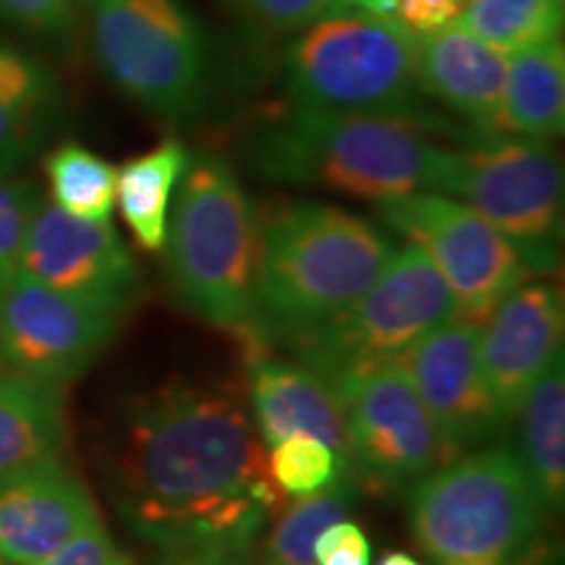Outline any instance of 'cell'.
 I'll return each mask as SVG.
<instances>
[{"label": "cell", "instance_id": "cell-2", "mask_svg": "<svg viewBox=\"0 0 565 565\" xmlns=\"http://www.w3.org/2000/svg\"><path fill=\"white\" fill-rule=\"evenodd\" d=\"M395 244L362 215L322 202H286L259 215L254 320L244 341L288 349L372 288Z\"/></svg>", "mask_w": 565, "mask_h": 565}, {"label": "cell", "instance_id": "cell-36", "mask_svg": "<svg viewBox=\"0 0 565 565\" xmlns=\"http://www.w3.org/2000/svg\"><path fill=\"white\" fill-rule=\"evenodd\" d=\"M377 565H422V563L406 553H387Z\"/></svg>", "mask_w": 565, "mask_h": 565}, {"label": "cell", "instance_id": "cell-31", "mask_svg": "<svg viewBox=\"0 0 565 565\" xmlns=\"http://www.w3.org/2000/svg\"><path fill=\"white\" fill-rule=\"evenodd\" d=\"M0 19L26 32L68 34L74 30V0H0Z\"/></svg>", "mask_w": 565, "mask_h": 565}, {"label": "cell", "instance_id": "cell-15", "mask_svg": "<svg viewBox=\"0 0 565 565\" xmlns=\"http://www.w3.org/2000/svg\"><path fill=\"white\" fill-rule=\"evenodd\" d=\"M563 291L553 280L513 288L479 324V356L508 424L515 406L563 353Z\"/></svg>", "mask_w": 565, "mask_h": 565}, {"label": "cell", "instance_id": "cell-22", "mask_svg": "<svg viewBox=\"0 0 565 565\" xmlns=\"http://www.w3.org/2000/svg\"><path fill=\"white\" fill-rule=\"evenodd\" d=\"M58 92L38 61L0 47V171L11 173L45 141Z\"/></svg>", "mask_w": 565, "mask_h": 565}, {"label": "cell", "instance_id": "cell-27", "mask_svg": "<svg viewBox=\"0 0 565 565\" xmlns=\"http://www.w3.org/2000/svg\"><path fill=\"white\" fill-rule=\"evenodd\" d=\"M351 466L317 437L294 435L270 448L267 471L282 498H307L335 482Z\"/></svg>", "mask_w": 565, "mask_h": 565}, {"label": "cell", "instance_id": "cell-13", "mask_svg": "<svg viewBox=\"0 0 565 565\" xmlns=\"http://www.w3.org/2000/svg\"><path fill=\"white\" fill-rule=\"evenodd\" d=\"M19 273L110 312H129L141 273L110 221H87L40 202L21 246Z\"/></svg>", "mask_w": 565, "mask_h": 565}, {"label": "cell", "instance_id": "cell-11", "mask_svg": "<svg viewBox=\"0 0 565 565\" xmlns=\"http://www.w3.org/2000/svg\"><path fill=\"white\" fill-rule=\"evenodd\" d=\"M343 408L349 466L366 490L406 494L419 479L454 461L401 362L366 374Z\"/></svg>", "mask_w": 565, "mask_h": 565}, {"label": "cell", "instance_id": "cell-28", "mask_svg": "<svg viewBox=\"0 0 565 565\" xmlns=\"http://www.w3.org/2000/svg\"><path fill=\"white\" fill-rule=\"evenodd\" d=\"M40 202L32 181L0 171V286L19 273L21 246Z\"/></svg>", "mask_w": 565, "mask_h": 565}, {"label": "cell", "instance_id": "cell-14", "mask_svg": "<svg viewBox=\"0 0 565 565\" xmlns=\"http://www.w3.org/2000/svg\"><path fill=\"white\" fill-rule=\"evenodd\" d=\"M398 362L454 458L492 445L508 427L484 377L477 322H443Z\"/></svg>", "mask_w": 565, "mask_h": 565}, {"label": "cell", "instance_id": "cell-21", "mask_svg": "<svg viewBox=\"0 0 565 565\" xmlns=\"http://www.w3.org/2000/svg\"><path fill=\"white\" fill-rule=\"evenodd\" d=\"M565 126V47L561 40L540 42L508 55L500 134L553 141Z\"/></svg>", "mask_w": 565, "mask_h": 565}, {"label": "cell", "instance_id": "cell-25", "mask_svg": "<svg viewBox=\"0 0 565 565\" xmlns=\"http://www.w3.org/2000/svg\"><path fill=\"white\" fill-rule=\"evenodd\" d=\"M565 0H466L456 24L503 53L561 40Z\"/></svg>", "mask_w": 565, "mask_h": 565}, {"label": "cell", "instance_id": "cell-8", "mask_svg": "<svg viewBox=\"0 0 565 565\" xmlns=\"http://www.w3.org/2000/svg\"><path fill=\"white\" fill-rule=\"evenodd\" d=\"M437 192L475 207L505 236L529 273L561 265L563 166L550 141L487 134L450 147Z\"/></svg>", "mask_w": 565, "mask_h": 565}, {"label": "cell", "instance_id": "cell-18", "mask_svg": "<svg viewBox=\"0 0 565 565\" xmlns=\"http://www.w3.org/2000/svg\"><path fill=\"white\" fill-rule=\"evenodd\" d=\"M508 53L487 45L461 24L416 38V79L422 95L440 103L475 137L500 134Z\"/></svg>", "mask_w": 565, "mask_h": 565}, {"label": "cell", "instance_id": "cell-16", "mask_svg": "<svg viewBox=\"0 0 565 565\" xmlns=\"http://www.w3.org/2000/svg\"><path fill=\"white\" fill-rule=\"evenodd\" d=\"M100 519L95 498L63 456L0 479V561L34 565Z\"/></svg>", "mask_w": 565, "mask_h": 565}, {"label": "cell", "instance_id": "cell-32", "mask_svg": "<svg viewBox=\"0 0 565 565\" xmlns=\"http://www.w3.org/2000/svg\"><path fill=\"white\" fill-rule=\"evenodd\" d=\"M315 561L317 565H370L372 545L362 526L341 519L317 536Z\"/></svg>", "mask_w": 565, "mask_h": 565}, {"label": "cell", "instance_id": "cell-17", "mask_svg": "<svg viewBox=\"0 0 565 565\" xmlns=\"http://www.w3.org/2000/svg\"><path fill=\"white\" fill-rule=\"evenodd\" d=\"M246 391L252 422L267 448L294 435L317 437L349 463L345 408L312 370L296 359H278L257 341H246Z\"/></svg>", "mask_w": 565, "mask_h": 565}, {"label": "cell", "instance_id": "cell-34", "mask_svg": "<svg viewBox=\"0 0 565 565\" xmlns=\"http://www.w3.org/2000/svg\"><path fill=\"white\" fill-rule=\"evenodd\" d=\"M154 565H249V555L223 547H168Z\"/></svg>", "mask_w": 565, "mask_h": 565}, {"label": "cell", "instance_id": "cell-12", "mask_svg": "<svg viewBox=\"0 0 565 565\" xmlns=\"http://www.w3.org/2000/svg\"><path fill=\"white\" fill-rule=\"evenodd\" d=\"M121 317L13 273L0 286V353L11 370L66 385L110 349Z\"/></svg>", "mask_w": 565, "mask_h": 565}, {"label": "cell", "instance_id": "cell-3", "mask_svg": "<svg viewBox=\"0 0 565 565\" xmlns=\"http://www.w3.org/2000/svg\"><path fill=\"white\" fill-rule=\"evenodd\" d=\"M445 124L424 113H333L294 108L254 134L259 175L320 186L366 202L437 192L450 147Z\"/></svg>", "mask_w": 565, "mask_h": 565}, {"label": "cell", "instance_id": "cell-35", "mask_svg": "<svg viewBox=\"0 0 565 565\" xmlns=\"http://www.w3.org/2000/svg\"><path fill=\"white\" fill-rule=\"evenodd\" d=\"M341 6L343 9H359L380 13V17H391V3H387V0H341Z\"/></svg>", "mask_w": 565, "mask_h": 565}, {"label": "cell", "instance_id": "cell-6", "mask_svg": "<svg viewBox=\"0 0 565 565\" xmlns=\"http://www.w3.org/2000/svg\"><path fill=\"white\" fill-rule=\"evenodd\" d=\"M456 317V301L427 252L416 244L393 259L345 312L288 345L345 404L366 374L398 362L422 338Z\"/></svg>", "mask_w": 565, "mask_h": 565}, {"label": "cell", "instance_id": "cell-38", "mask_svg": "<svg viewBox=\"0 0 565 565\" xmlns=\"http://www.w3.org/2000/svg\"><path fill=\"white\" fill-rule=\"evenodd\" d=\"M0 565H6V563H3V561H0Z\"/></svg>", "mask_w": 565, "mask_h": 565}, {"label": "cell", "instance_id": "cell-20", "mask_svg": "<svg viewBox=\"0 0 565 565\" xmlns=\"http://www.w3.org/2000/svg\"><path fill=\"white\" fill-rule=\"evenodd\" d=\"M521 466L550 513L565 503V366L557 353L511 416Z\"/></svg>", "mask_w": 565, "mask_h": 565}, {"label": "cell", "instance_id": "cell-24", "mask_svg": "<svg viewBox=\"0 0 565 565\" xmlns=\"http://www.w3.org/2000/svg\"><path fill=\"white\" fill-rule=\"evenodd\" d=\"M362 484L353 471H343L333 484L320 492L296 498L280 513L263 550V565H317V536L335 521L349 519L359 503Z\"/></svg>", "mask_w": 565, "mask_h": 565}, {"label": "cell", "instance_id": "cell-1", "mask_svg": "<svg viewBox=\"0 0 565 565\" xmlns=\"http://www.w3.org/2000/svg\"><path fill=\"white\" fill-rule=\"evenodd\" d=\"M118 511L141 540L252 553L282 494L236 393L171 383L126 408L113 448Z\"/></svg>", "mask_w": 565, "mask_h": 565}, {"label": "cell", "instance_id": "cell-10", "mask_svg": "<svg viewBox=\"0 0 565 565\" xmlns=\"http://www.w3.org/2000/svg\"><path fill=\"white\" fill-rule=\"evenodd\" d=\"M377 215L427 252L454 294L458 320L482 324L532 275L503 233L456 196L416 192L380 202Z\"/></svg>", "mask_w": 565, "mask_h": 565}, {"label": "cell", "instance_id": "cell-29", "mask_svg": "<svg viewBox=\"0 0 565 565\" xmlns=\"http://www.w3.org/2000/svg\"><path fill=\"white\" fill-rule=\"evenodd\" d=\"M252 21L270 32H301L328 13L343 11L341 0H236Z\"/></svg>", "mask_w": 565, "mask_h": 565}, {"label": "cell", "instance_id": "cell-30", "mask_svg": "<svg viewBox=\"0 0 565 565\" xmlns=\"http://www.w3.org/2000/svg\"><path fill=\"white\" fill-rule=\"evenodd\" d=\"M34 565H134V561L116 545L103 519H97L95 524H89L74 540H68L61 550H55L53 555Z\"/></svg>", "mask_w": 565, "mask_h": 565}, {"label": "cell", "instance_id": "cell-5", "mask_svg": "<svg viewBox=\"0 0 565 565\" xmlns=\"http://www.w3.org/2000/svg\"><path fill=\"white\" fill-rule=\"evenodd\" d=\"M162 249L168 286L189 315L242 338L249 333L259 212L221 154H189Z\"/></svg>", "mask_w": 565, "mask_h": 565}, {"label": "cell", "instance_id": "cell-9", "mask_svg": "<svg viewBox=\"0 0 565 565\" xmlns=\"http://www.w3.org/2000/svg\"><path fill=\"white\" fill-rule=\"evenodd\" d=\"M92 51L124 95L162 118H189L207 92V42L181 0H87Z\"/></svg>", "mask_w": 565, "mask_h": 565}, {"label": "cell", "instance_id": "cell-26", "mask_svg": "<svg viewBox=\"0 0 565 565\" xmlns=\"http://www.w3.org/2000/svg\"><path fill=\"white\" fill-rule=\"evenodd\" d=\"M45 171L53 200L61 210L87 221H110L118 171L108 160L68 141L47 154Z\"/></svg>", "mask_w": 565, "mask_h": 565}, {"label": "cell", "instance_id": "cell-4", "mask_svg": "<svg viewBox=\"0 0 565 565\" xmlns=\"http://www.w3.org/2000/svg\"><path fill=\"white\" fill-rule=\"evenodd\" d=\"M408 529L429 565H555L547 511L513 448L484 445L406 492Z\"/></svg>", "mask_w": 565, "mask_h": 565}, {"label": "cell", "instance_id": "cell-23", "mask_svg": "<svg viewBox=\"0 0 565 565\" xmlns=\"http://www.w3.org/2000/svg\"><path fill=\"white\" fill-rule=\"evenodd\" d=\"M186 166V147L179 139H166L150 152L126 162L118 171V210L145 252H160L166 244L171 194Z\"/></svg>", "mask_w": 565, "mask_h": 565}, {"label": "cell", "instance_id": "cell-7", "mask_svg": "<svg viewBox=\"0 0 565 565\" xmlns=\"http://www.w3.org/2000/svg\"><path fill=\"white\" fill-rule=\"evenodd\" d=\"M282 76L294 108L422 113L416 34L393 17L328 13L288 45Z\"/></svg>", "mask_w": 565, "mask_h": 565}, {"label": "cell", "instance_id": "cell-33", "mask_svg": "<svg viewBox=\"0 0 565 565\" xmlns=\"http://www.w3.org/2000/svg\"><path fill=\"white\" fill-rule=\"evenodd\" d=\"M387 3H391V17L419 38L456 24L466 0H387Z\"/></svg>", "mask_w": 565, "mask_h": 565}, {"label": "cell", "instance_id": "cell-37", "mask_svg": "<svg viewBox=\"0 0 565 565\" xmlns=\"http://www.w3.org/2000/svg\"><path fill=\"white\" fill-rule=\"evenodd\" d=\"M3 370H9V364H6V359H3V353H0V372Z\"/></svg>", "mask_w": 565, "mask_h": 565}, {"label": "cell", "instance_id": "cell-19", "mask_svg": "<svg viewBox=\"0 0 565 565\" xmlns=\"http://www.w3.org/2000/svg\"><path fill=\"white\" fill-rule=\"evenodd\" d=\"M66 440L63 385L11 366L0 372V479L63 456Z\"/></svg>", "mask_w": 565, "mask_h": 565}]
</instances>
